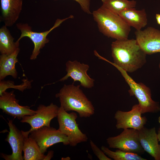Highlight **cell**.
Masks as SVG:
<instances>
[{"label":"cell","instance_id":"obj_24","mask_svg":"<svg viewBox=\"0 0 160 160\" xmlns=\"http://www.w3.org/2000/svg\"><path fill=\"white\" fill-rule=\"evenodd\" d=\"M90 144L93 152L100 160H112L108 157L101 149L99 148L91 140H90Z\"/></svg>","mask_w":160,"mask_h":160},{"label":"cell","instance_id":"obj_10","mask_svg":"<svg viewBox=\"0 0 160 160\" xmlns=\"http://www.w3.org/2000/svg\"><path fill=\"white\" fill-rule=\"evenodd\" d=\"M142 114L139 104L133 105L131 110L128 111H117L114 115L116 121V127L118 129H140L144 127L147 121L146 117L142 116Z\"/></svg>","mask_w":160,"mask_h":160},{"label":"cell","instance_id":"obj_27","mask_svg":"<svg viewBox=\"0 0 160 160\" xmlns=\"http://www.w3.org/2000/svg\"><path fill=\"white\" fill-rule=\"evenodd\" d=\"M156 18L157 23L160 25V14H156Z\"/></svg>","mask_w":160,"mask_h":160},{"label":"cell","instance_id":"obj_15","mask_svg":"<svg viewBox=\"0 0 160 160\" xmlns=\"http://www.w3.org/2000/svg\"><path fill=\"white\" fill-rule=\"evenodd\" d=\"M138 135L140 143L144 151L155 160H160V144L155 127L148 129L144 127L138 130Z\"/></svg>","mask_w":160,"mask_h":160},{"label":"cell","instance_id":"obj_20","mask_svg":"<svg viewBox=\"0 0 160 160\" xmlns=\"http://www.w3.org/2000/svg\"><path fill=\"white\" fill-rule=\"evenodd\" d=\"M23 151L24 160H43L45 156L36 141L29 135L24 137Z\"/></svg>","mask_w":160,"mask_h":160},{"label":"cell","instance_id":"obj_5","mask_svg":"<svg viewBox=\"0 0 160 160\" xmlns=\"http://www.w3.org/2000/svg\"><path fill=\"white\" fill-rule=\"evenodd\" d=\"M57 117L59 125L58 129L68 137L70 146L74 147L79 143L87 141V135L81 131L76 122L78 116L76 113H68L60 106Z\"/></svg>","mask_w":160,"mask_h":160},{"label":"cell","instance_id":"obj_6","mask_svg":"<svg viewBox=\"0 0 160 160\" xmlns=\"http://www.w3.org/2000/svg\"><path fill=\"white\" fill-rule=\"evenodd\" d=\"M73 15L62 19H57L54 25L49 30L41 32H34L32 30L31 27L27 23H19L16 24L17 27L21 32V35L17 41H20L24 37L29 38L33 42L34 47L31 55L30 59L34 60L36 59L40 52V50L48 43L49 40L47 38L48 34L54 29L58 27L63 22L69 18H72Z\"/></svg>","mask_w":160,"mask_h":160},{"label":"cell","instance_id":"obj_17","mask_svg":"<svg viewBox=\"0 0 160 160\" xmlns=\"http://www.w3.org/2000/svg\"><path fill=\"white\" fill-rule=\"evenodd\" d=\"M119 15L130 26L136 30H141L147 24V15L145 9L137 10L135 8L125 9Z\"/></svg>","mask_w":160,"mask_h":160},{"label":"cell","instance_id":"obj_29","mask_svg":"<svg viewBox=\"0 0 160 160\" xmlns=\"http://www.w3.org/2000/svg\"><path fill=\"white\" fill-rule=\"evenodd\" d=\"M158 120L160 124V116H159V117L158 119Z\"/></svg>","mask_w":160,"mask_h":160},{"label":"cell","instance_id":"obj_26","mask_svg":"<svg viewBox=\"0 0 160 160\" xmlns=\"http://www.w3.org/2000/svg\"><path fill=\"white\" fill-rule=\"evenodd\" d=\"M54 151H49L47 155L45 156L44 160H50L53 157Z\"/></svg>","mask_w":160,"mask_h":160},{"label":"cell","instance_id":"obj_1","mask_svg":"<svg viewBox=\"0 0 160 160\" xmlns=\"http://www.w3.org/2000/svg\"><path fill=\"white\" fill-rule=\"evenodd\" d=\"M111 51L113 63L100 56L97 52L95 54L99 58L130 73L141 68L146 62L147 55L136 39L116 40L111 44Z\"/></svg>","mask_w":160,"mask_h":160},{"label":"cell","instance_id":"obj_18","mask_svg":"<svg viewBox=\"0 0 160 160\" xmlns=\"http://www.w3.org/2000/svg\"><path fill=\"white\" fill-rule=\"evenodd\" d=\"M20 51L17 48L13 52L9 54H1L0 56V80H3L7 76L14 79L17 76L15 64L18 62L17 57Z\"/></svg>","mask_w":160,"mask_h":160},{"label":"cell","instance_id":"obj_12","mask_svg":"<svg viewBox=\"0 0 160 160\" xmlns=\"http://www.w3.org/2000/svg\"><path fill=\"white\" fill-rule=\"evenodd\" d=\"M66 74L58 81H64L71 77L73 80L80 82V85L85 88H91L94 86L95 80L87 73L89 66L81 63L77 60L68 61L65 63Z\"/></svg>","mask_w":160,"mask_h":160},{"label":"cell","instance_id":"obj_30","mask_svg":"<svg viewBox=\"0 0 160 160\" xmlns=\"http://www.w3.org/2000/svg\"><path fill=\"white\" fill-rule=\"evenodd\" d=\"M159 69H160V60L159 63Z\"/></svg>","mask_w":160,"mask_h":160},{"label":"cell","instance_id":"obj_25","mask_svg":"<svg viewBox=\"0 0 160 160\" xmlns=\"http://www.w3.org/2000/svg\"><path fill=\"white\" fill-rule=\"evenodd\" d=\"M56 1L57 0H53ZM78 2L80 5L81 9L86 13L91 14L90 6V0H73Z\"/></svg>","mask_w":160,"mask_h":160},{"label":"cell","instance_id":"obj_3","mask_svg":"<svg viewBox=\"0 0 160 160\" xmlns=\"http://www.w3.org/2000/svg\"><path fill=\"white\" fill-rule=\"evenodd\" d=\"M92 14L99 31L104 35L116 40L128 39L131 26L119 15L102 5Z\"/></svg>","mask_w":160,"mask_h":160},{"label":"cell","instance_id":"obj_21","mask_svg":"<svg viewBox=\"0 0 160 160\" xmlns=\"http://www.w3.org/2000/svg\"><path fill=\"white\" fill-rule=\"evenodd\" d=\"M104 7L115 14L119 15L122 11L135 8L136 1L132 0H101Z\"/></svg>","mask_w":160,"mask_h":160},{"label":"cell","instance_id":"obj_7","mask_svg":"<svg viewBox=\"0 0 160 160\" xmlns=\"http://www.w3.org/2000/svg\"><path fill=\"white\" fill-rule=\"evenodd\" d=\"M59 108L53 103L47 106L40 104L37 107L34 114L23 116L20 122L28 123L31 127L28 131L21 130L24 137H28L30 132L34 130L44 126L50 127L51 120L57 117Z\"/></svg>","mask_w":160,"mask_h":160},{"label":"cell","instance_id":"obj_9","mask_svg":"<svg viewBox=\"0 0 160 160\" xmlns=\"http://www.w3.org/2000/svg\"><path fill=\"white\" fill-rule=\"evenodd\" d=\"M29 135L37 142L41 152H46L47 149L57 143H62L64 145H69L68 137L58 129L53 127L44 126L31 131Z\"/></svg>","mask_w":160,"mask_h":160},{"label":"cell","instance_id":"obj_22","mask_svg":"<svg viewBox=\"0 0 160 160\" xmlns=\"http://www.w3.org/2000/svg\"><path fill=\"white\" fill-rule=\"evenodd\" d=\"M101 149L108 157L114 160H146L137 153L124 151L119 149L112 151L103 145Z\"/></svg>","mask_w":160,"mask_h":160},{"label":"cell","instance_id":"obj_28","mask_svg":"<svg viewBox=\"0 0 160 160\" xmlns=\"http://www.w3.org/2000/svg\"><path fill=\"white\" fill-rule=\"evenodd\" d=\"M157 134L158 141L160 142V127L159 128Z\"/></svg>","mask_w":160,"mask_h":160},{"label":"cell","instance_id":"obj_19","mask_svg":"<svg viewBox=\"0 0 160 160\" xmlns=\"http://www.w3.org/2000/svg\"><path fill=\"white\" fill-rule=\"evenodd\" d=\"M7 26L5 25L0 29V52L1 54L9 55L19 48V42H15Z\"/></svg>","mask_w":160,"mask_h":160},{"label":"cell","instance_id":"obj_14","mask_svg":"<svg viewBox=\"0 0 160 160\" xmlns=\"http://www.w3.org/2000/svg\"><path fill=\"white\" fill-rule=\"evenodd\" d=\"M8 120L9 131L5 140L10 144L12 153L11 155L1 153V157L6 160H23L22 152L24 137L21 131L16 127L13 121Z\"/></svg>","mask_w":160,"mask_h":160},{"label":"cell","instance_id":"obj_16","mask_svg":"<svg viewBox=\"0 0 160 160\" xmlns=\"http://www.w3.org/2000/svg\"><path fill=\"white\" fill-rule=\"evenodd\" d=\"M23 0H1V18L7 27L12 26L19 18Z\"/></svg>","mask_w":160,"mask_h":160},{"label":"cell","instance_id":"obj_13","mask_svg":"<svg viewBox=\"0 0 160 160\" xmlns=\"http://www.w3.org/2000/svg\"><path fill=\"white\" fill-rule=\"evenodd\" d=\"M136 39L146 55L160 52V30L148 27L135 32Z\"/></svg>","mask_w":160,"mask_h":160},{"label":"cell","instance_id":"obj_11","mask_svg":"<svg viewBox=\"0 0 160 160\" xmlns=\"http://www.w3.org/2000/svg\"><path fill=\"white\" fill-rule=\"evenodd\" d=\"M14 91L4 92L0 96V108L3 112L14 118L20 119L25 116L34 114L36 111L30 109L28 106H21L16 98Z\"/></svg>","mask_w":160,"mask_h":160},{"label":"cell","instance_id":"obj_2","mask_svg":"<svg viewBox=\"0 0 160 160\" xmlns=\"http://www.w3.org/2000/svg\"><path fill=\"white\" fill-rule=\"evenodd\" d=\"M80 86L64 84L55 97L59 98L60 106L66 111H75L81 118L89 117L94 114L95 108Z\"/></svg>","mask_w":160,"mask_h":160},{"label":"cell","instance_id":"obj_4","mask_svg":"<svg viewBox=\"0 0 160 160\" xmlns=\"http://www.w3.org/2000/svg\"><path fill=\"white\" fill-rule=\"evenodd\" d=\"M113 66L120 72L129 86L130 89L129 92L130 95L135 96L138 100L142 114L160 111L159 103L152 99L151 91L149 87L142 83H136L126 71L117 66Z\"/></svg>","mask_w":160,"mask_h":160},{"label":"cell","instance_id":"obj_8","mask_svg":"<svg viewBox=\"0 0 160 160\" xmlns=\"http://www.w3.org/2000/svg\"><path fill=\"white\" fill-rule=\"evenodd\" d=\"M107 142L110 148L129 152L143 154L145 151L140 143L138 130L125 129L119 135L108 137Z\"/></svg>","mask_w":160,"mask_h":160},{"label":"cell","instance_id":"obj_23","mask_svg":"<svg viewBox=\"0 0 160 160\" xmlns=\"http://www.w3.org/2000/svg\"><path fill=\"white\" fill-rule=\"evenodd\" d=\"M22 83L20 84L15 85L14 81L8 80H0V96L4 92L9 88H13L21 92L31 88V83L32 80H29L27 78L22 80Z\"/></svg>","mask_w":160,"mask_h":160}]
</instances>
